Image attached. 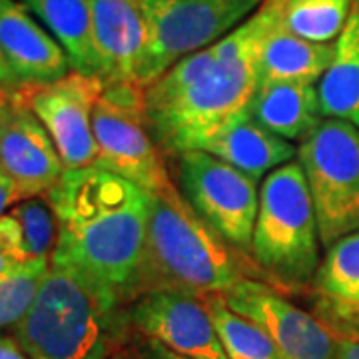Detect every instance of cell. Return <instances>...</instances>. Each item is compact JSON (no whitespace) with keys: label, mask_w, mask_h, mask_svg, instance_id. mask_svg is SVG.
I'll use <instances>...</instances> for the list:
<instances>
[{"label":"cell","mask_w":359,"mask_h":359,"mask_svg":"<svg viewBox=\"0 0 359 359\" xmlns=\"http://www.w3.org/2000/svg\"><path fill=\"white\" fill-rule=\"evenodd\" d=\"M204 299L228 359H285L257 323L228 308L224 295L212 294Z\"/></svg>","instance_id":"7402d4cb"},{"label":"cell","mask_w":359,"mask_h":359,"mask_svg":"<svg viewBox=\"0 0 359 359\" xmlns=\"http://www.w3.org/2000/svg\"><path fill=\"white\" fill-rule=\"evenodd\" d=\"M11 212L22 226L30 257L32 259L48 257L50 259L56 240H58V222H56V214H54L52 205L48 204L46 196L26 198L22 202L14 204Z\"/></svg>","instance_id":"d4e9b609"},{"label":"cell","mask_w":359,"mask_h":359,"mask_svg":"<svg viewBox=\"0 0 359 359\" xmlns=\"http://www.w3.org/2000/svg\"><path fill=\"white\" fill-rule=\"evenodd\" d=\"M128 306L108 283L50 264L13 335L30 359H112L132 332Z\"/></svg>","instance_id":"3957f363"},{"label":"cell","mask_w":359,"mask_h":359,"mask_svg":"<svg viewBox=\"0 0 359 359\" xmlns=\"http://www.w3.org/2000/svg\"><path fill=\"white\" fill-rule=\"evenodd\" d=\"M98 148L96 164L130 180L146 194L172 184L146 122L144 88L136 82H108L92 112Z\"/></svg>","instance_id":"ba28073f"},{"label":"cell","mask_w":359,"mask_h":359,"mask_svg":"<svg viewBox=\"0 0 359 359\" xmlns=\"http://www.w3.org/2000/svg\"><path fill=\"white\" fill-rule=\"evenodd\" d=\"M14 266H18V264H14V262H11L8 257L4 256V254H0V273H4V271L13 269Z\"/></svg>","instance_id":"d6a6232c"},{"label":"cell","mask_w":359,"mask_h":359,"mask_svg":"<svg viewBox=\"0 0 359 359\" xmlns=\"http://www.w3.org/2000/svg\"><path fill=\"white\" fill-rule=\"evenodd\" d=\"M0 359H30L14 335H0Z\"/></svg>","instance_id":"f1b7e54d"},{"label":"cell","mask_w":359,"mask_h":359,"mask_svg":"<svg viewBox=\"0 0 359 359\" xmlns=\"http://www.w3.org/2000/svg\"><path fill=\"white\" fill-rule=\"evenodd\" d=\"M65 48L70 68L80 74L100 76V58L94 44L92 0H22Z\"/></svg>","instance_id":"ac0fdd59"},{"label":"cell","mask_w":359,"mask_h":359,"mask_svg":"<svg viewBox=\"0 0 359 359\" xmlns=\"http://www.w3.org/2000/svg\"><path fill=\"white\" fill-rule=\"evenodd\" d=\"M148 200L140 294L172 290L205 297L252 278L238 257L240 250L212 230L174 184L148 194Z\"/></svg>","instance_id":"277c9868"},{"label":"cell","mask_w":359,"mask_h":359,"mask_svg":"<svg viewBox=\"0 0 359 359\" xmlns=\"http://www.w3.org/2000/svg\"><path fill=\"white\" fill-rule=\"evenodd\" d=\"M222 295L228 308L257 323L285 359H337L339 337L266 282L242 278Z\"/></svg>","instance_id":"8fae6325"},{"label":"cell","mask_w":359,"mask_h":359,"mask_svg":"<svg viewBox=\"0 0 359 359\" xmlns=\"http://www.w3.org/2000/svg\"><path fill=\"white\" fill-rule=\"evenodd\" d=\"M0 54L20 86L50 84L72 72L65 48L22 0H0Z\"/></svg>","instance_id":"5bb4252c"},{"label":"cell","mask_w":359,"mask_h":359,"mask_svg":"<svg viewBox=\"0 0 359 359\" xmlns=\"http://www.w3.org/2000/svg\"><path fill=\"white\" fill-rule=\"evenodd\" d=\"M0 84L8 90L22 88V86H20V82H18V80L14 78L13 72H11V68H8V65H6V60L2 58V54H0Z\"/></svg>","instance_id":"1f68e13d"},{"label":"cell","mask_w":359,"mask_h":359,"mask_svg":"<svg viewBox=\"0 0 359 359\" xmlns=\"http://www.w3.org/2000/svg\"><path fill=\"white\" fill-rule=\"evenodd\" d=\"M94 44L104 82H136L140 78L148 28L138 0H92Z\"/></svg>","instance_id":"9a60e30c"},{"label":"cell","mask_w":359,"mask_h":359,"mask_svg":"<svg viewBox=\"0 0 359 359\" xmlns=\"http://www.w3.org/2000/svg\"><path fill=\"white\" fill-rule=\"evenodd\" d=\"M335 44L311 42L295 36L283 22L266 42L259 58V84L294 82L316 84L334 60Z\"/></svg>","instance_id":"d6986e66"},{"label":"cell","mask_w":359,"mask_h":359,"mask_svg":"<svg viewBox=\"0 0 359 359\" xmlns=\"http://www.w3.org/2000/svg\"><path fill=\"white\" fill-rule=\"evenodd\" d=\"M355 0H287L283 26L295 36L332 44L344 32Z\"/></svg>","instance_id":"603a6c76"},{"label":"cell","mask_w":359,"mask_h":359,"mask_svg":"<svg viewBox=\"0 0 359 359\" xmlns=\"http://www.w3.org/2000/svg\"><path fill=\"white\" fill-rule=\"evenodd\" d=\"M287 0H264L230 34L188 54L144 88L146 122L160 152L192 150L198 138L245 112L259 86V58L283 22Z\"/></svg>","instance_id":"6da1fadb"},{"label":"cell","mask_w":359,"mask_h":359,"mask_svg":"<svg viewBox=\"0 0 359 359\" xmlns=\"http://www.w3.org/2000/svg\"><path fill=\"white\" fill-rule=\"evenodd\" d=\"M148 46L138 84L150 86L188 54L204 50L248 20L264 0H138Z\"/></svg>","instance_id":"52a82bcc"},{"label":"cell","mask_w":359,"mask_h":359,"mask_svg":"<svg viewBox=\"0 0 359 359\" xmlns=\"http://www.w3.org/2000/svg\"><path fill=\"white\" fill-rule=\"evenodd\" d=\"M22 200L25 198L18 190V186L14 184V180L0 170V216H4L14 204H18Z\"/></svg>","instance_id":"83f0119b"},{"label":"cell","mask_w":359,"mask_h":359,"mask_svg":"<svg viewBox=\"0 0 359 359\" xmlns=\"http://www.w3.org/2000/svg\"><path fill=\"white\" fill-rule=\"evenodd\" d=\"M180 194L233 248L250 254L259 205L257 180L204 150L174 156Z\"/></svg>","instance_id":"9c48e42d"},{"label":"cell","mask_w":359,"mask_h":359,"mask_svg":"<svg viewBox=\"0 0 359 359\" xmlns=\"http://www.w3.org/2000/svg\"><path fill=\"white\" fill-rule=\"evenodd\" d=\"M323 118L359 128V0L353 2L344 32L335 40L334 60L318 82Z\"/></svg>","instance_id":"ffe728a7"},{"label":"cell","mask_w":359,"mask_h":359,"mask_svg":"<svg viewBox=\"0 0 359 359\" xmlns=\"http://www.w3.org/2000/svg\"><path fill=\"white\" fill-rule=\"evenodd\" d=\"M323 248L359 231V128L323 118L297 146Z\"/></svg>","instance_id":"8992f818"},{"label":"cell","mask_w":359,"mask_h":359,"mask_svg":"<svg viewBox=\"0 0 359 359\" xmlns=\"http://www.w3.org/2000/svg\"><path fill=\"white\" fill-rule=\"evenodd\" d=\"M124 359H192L186 355H180L176 351L168 349L166 346L158 344L156 339H150L138 332H130L128 339L120 349Z\"/></svg>","instance_id":"4316f807"},{"label":"cell","mask_w":359,"mask_h":359,"mask_svg":"<svg viewBox=\"0 0 359 359\" xmlns=\"http://www.w3.org/2000/svg\"><path fill=\"white\" fill-rule=\"evenodd\" d=\"M104 86L106 82L100 76L72 70L50 84L16 90V98L48 130L66 170L96 164L98 148L92 132V112Z\"/></svg>","instance_id":"30bf717a"},{"label":"cell","mask_w":359,"mask_h":359,"mask_svg":"<svg viewBox=\"0 0 359 359\" xmlns=\"http://www.w3.org/2000/svg\"><path fill=\"white\" fill-rule=\"evenodd\" d=\"M318 218L308 182L294 160L269 172L259 186V205L250 254L271 282L304 287L321 264Z\"/></svg>","instance_id":"5b68a950"},{"label":"cell","mask_w":359,"mask_h":359,"mask_svg":"<svg viewBox=\"0 0 359 359\" xmlns=\"http://www.w3.org/2000/svg\"><path fill=\"white\" fill-rule=\"evenodd\" d=\"M0 170L14 180L25 200L46 196L66 172L48 130L18 98L0 122Z\"/></svg>","instance_id":"4fadbf2b"},{"label":"cell","mask_w":359,"mask_h":359,"mask_svg":"<svg viewBox=\"0 0 359 359\" xmlns=\"http://www.w3.org/2000/svg\"><path fill=\"white\" fill-rule=\"evenodd\" d=\"M112 359H124V358H122V353L118 351V353H116V355H114V358H112Z\"/></svg>","instance_id":"836d02e7"},{"label":"cell","mask_w":359,"mask_h":359,"mask_svg":"<svg viewBox=\"0 0 359 359\" xmlns=\"http://www.w3.org/2000/svg\"><path fill=\"white\" fill-rule=\"evenodd\" d=\"M50 269V259H32L0 273V330L14 327L26 316Z\"/></svg>","instance_id":"cb8c5ba5"},{"label":"cell","mask_w":359,"mask_h":359,"mask_svg":"<svg viewBox=\"0 0 359 359\" xmlns=\"http://www.w3.org/2000/svg\"><path fill=\"white\" fill-rule=\"evenodd\" d=\"M58 222L50 264L84 271L120 292L140 295L148 194L104 168L66 170L46 194Z\"/></svg>","instance_id":"7a4b0ae2"},{"label":"cell","mask_w":359,"mask_h":359,"mask_svg":"<svg viewBox=\"0 0 359 359\" xmlns=\"http://www.w3.org/2000/svg\"><path fill=\"white\" fill-rule=\"evenodd\" d=\"M14 104H16V90L4 88V86L0 84V122H2V120L6 118V114L13 110Z\"/></svg>","instance_id":"4dcf8cb0"},{"label":"cell","mask_w":359,"mask_h":359,"mask_svg":"<svg viewBox=\"0 0 359 359\" xmlns=\"http://www.w3.org/2000/svg\"><path fill=\"white\" fill-rule=\"evenodd\" d=\"M192 150H204L256 180L266 178L269 172L297 158L294 142L283 140L257 124L248 110L205 132Z\"/></svg>","instance_id":"2e32d148"},{"label":"cell","mask_w":359,"mask_h":359,"mask_svg":"<svg viewBox=\"0 0 359 359\" xmlns=\"http://www.w3.org/2000/svg\"><path fill=\"white\" fill-rule=\"evenodd\" d=\"M248 112L264 128L287 142H302L323 120L316 84H259Z\"/></svg>","instance_id":"e0dca14e"},{"label":"cell","mask_w":359,"mask_h":359,"mask_svg":"<svg viewBox=\"0 0 359 359\" xmlns=\"http://www.w3.org/2000/svg\"><path fill=\"white\" fill-rule=\"evenodd\" d=\"M337 359H359V339L339 337L337 344Z\"/></svg>","instance_id":"f546056e"},{"label":"cell","mask_w":359,"mask_h":359,"mask_svg":"<svg viewBox=\"0 0 359 359\" xmlns=\"http://www.w3.org/2000/svg\"><path fill=\"white\" fill-rule=\"evenodd\" d=\"M313 285L334 313L359 327V231L327 248Z\"/></svg>","instance_id":"44dd1931"},{"label":"cell","mask_w":359,"mask_h":359,"mask_svg":"<svg viewBox=\"0 0 359 359\" xmlns=\"http://www.w3.org/2000/svg\"><path fill=\"white\" fill-rule=\"evenodd\" d=\"M134 332L192 359H228L219 344L204 297L152 290L144 292L128 306Z\"/></svg>","instance_id":"7c38bea8"},{"label":"cell","mask_w":359,"mask_h":359,"mask_svg":"<svg viewBox=\"0 0 359 359\" xmlns=\"http://www.w3.org/2000/svg\"><path fill=\"white\" fill-rule=\"evenodd\" d=\"M0 254H4L14 264L32 262L22 233V226L11 210L4 216H0Z\"/></svg>","instance_id":"484cf974"}]
</instances>
